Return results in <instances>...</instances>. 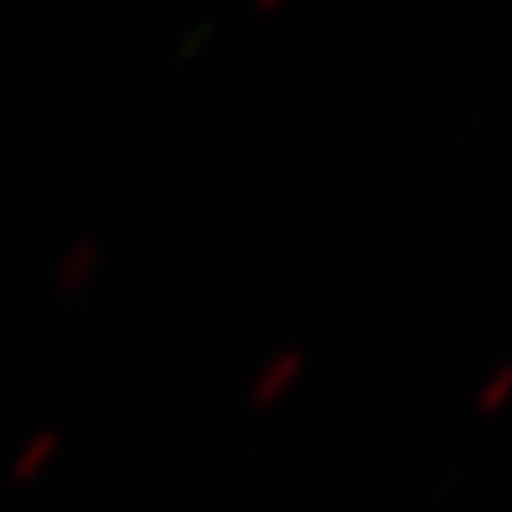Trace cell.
Segmentation results:
<instances>
[{
  "label": "cell",
  "instance_id": "1",
  "mask_svg": "<svg viewBox=\"0 0 512 512\" xmlns=\"http://www.w3.org/2000/svg\"><path fill=\"white\" fill-rule=\"evenodd\" d=\"M299 380H304V351L275 347L252 375V384H247V403L252 408H275V403H285L299 389Z\"/></svg>",
  "mask_w": 512,
  "mask_h": 512
},
{
  "label": "cell",
  "instance_id": "2",
  "mask_svg": "<svg viewBox=\"0 0 512 512\" xmlns=\"http://www.w3.org/2000/svg\"><path fill=\"white\" fill-rule=\"evenodd\" d=\"M100 261H105V247L95 238H76L67 252H62V261H57V294H67V299H76V294L91 285L95 275H100Z\"/></svg>",
  "mask_w": 512,
  "mask_h": 512
},
{
  "label": "cell",
  "instance_id": "3",
  "mask_svg": "<svg viewBox=\"0 0 512 512\" xmlns=\"http://www.w3.org/2000/svg\"><path fill=\"white\" fill-rule=\"evenodd\" d=\"M57 451H62V432L57 427H38L34 437L19 446V456L10 460V484H34L57 460Z\"/></svg>",
  "mask_w": 512,
  "mask_h": 512
},
{
  "label": "cell",
  "instance_id": "4",
  "mask_svg": "<svg viewBox=\"0 0 512 512\" xmlns=\"http://www.w3.org/2000/svg\"><path fill=\"white\" fill-rule=\"evenodd\" d=\"M508 399H512V366L503 361V366H494V375H489V380H484V389L475 394V413H479V418H498Z\"/></svg>",
  "mask_w": 512,
  "mask_h": 512
},
{
  "label": "cell",
  "instance_id": "5",
  "mask_svg": "<svg viewBox=\"0 0 512 512\" xmlns=\"http://www.w3.org/2000/svg\"><path fill=\"white\" fill-rule=\"evenodd\" d=\"M256 15H275V10H285V0H252Z\"/></svg>",
  "mask_w": 512,
  "mask_h": 512
}]
</instances>
